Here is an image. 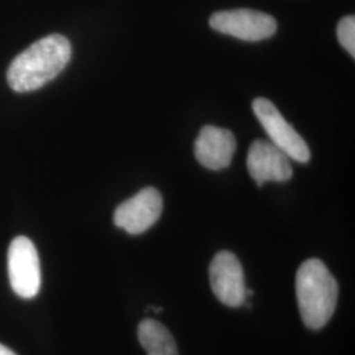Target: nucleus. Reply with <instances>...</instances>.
Instances as JSON below:
<instances>
[{
  "mask_svg": "<svg viewBox=\"0 0 355 355\" xmlns=\"http://www.w3.org/2000/svg\"><path fill=\"white\" fill-rule=\"evenodd\" d=\"M0 355H16L11 349L6 347L3 343H0Z\"/></svg>",
  "mask_w": 355,
  "mask_h": 355,
  "instance_id": "f8f14e48",
  "label": "nucleus"
},
{
  "mask_svg": "<svg viewBox=\"0 0 355 355\" xmlns=\"http://www.w3.org/2000/svg\"><path fill=\"white\" fill-rule=\"evenodd\" d=\"M209 26L216 32L243 41L266 40L278 29L277 20L271 15L246 8L214 13Z\"/></svg>",
  "mask_w": 355,
  "mask_h": 355,
  "instance_id": "39448f33",
  "label": "nucleus"
},
{
  "mask_svg": "<svg viewBox=\"0 0 355 355\" xmlns=\"http://www.w3.org/2000/svg\"><path fill=\"white\" fill-rule=\"evenodd\" d=\"M253 111L266 130L270 142L287 154L290 159L300 164H306L311 159V150L304 139L282 116L274 103L265 98H258L253 102Z\"/></svg>",
  "mask_w": 355,
  "mask_h": 355,
  "instance_id": "7ed1b4c3",
  "label": "nucleus"
},
{
  "mask_svg": "<svg viewBox=\"0 0 355 355\" xmlns=\"http://www.w3.org/2000/svg\"><path fill=\"white\" fill-rule=\"evenodd\" d=\"M296 297L308 329H321L329 322L338 302V284L322 261L306 259L299 267Z\"/></svg>",
  "mask_w": 355,
  "mask_h": 355,
  "instance_id": "f03ea898",
  "label": "nucleus"
},
{
  "mask_svg": "<svg viewBox=\"0 0 355 355\" xmlns=\"http://www.w3.org/2000/svg\"><path fill=\"white\" fill-rule=\"evenodd\" d=\"M209 282L220 303L237 308L246 302L243 268L234 254L227 250L216 254L209 266Z\"/></svg>",
  "mask_w": 355,
  "mask_h": 355,
  "instance_id": "0eeeda50",
  "label": "nucleus"
},
{
  "mask_svg": "<svg viewBox=\"0 0 355 355\" xmlns=\"http://www.w3.org/2000/svg\"><path fill=\"white\" fill-rule=\"evenodd\" d=\"M162 209L164 200L159 191L146 187L116 208L114 225L137 236L152 228L162 215Z\"/></svg>",
  "mask_w": 355,
  "mask_h": 355,
  "instance_id": "423d86ee",
  "label": "nucleus"
},
{
  "mask_svg": "<svg viewBox=\"0 0 355 355\" xmlns=\"http://www.w3.org/2000/svg\"><path fill=\"white\" fill-rule=\"evenodd\" d=\"M236 152V139L224 128L207 125L195 141V157L209 170H221L230 165Z\"/></svg>",
  "mask_w": 355,
  "mask_h": 355,
  "instance_id": "1a4fd4ad",
  "label": "nucleus"
},
{
  "mask_svg": "<svg viewBox=\"0 0 355 355\" xmlns=\"http://www.w3.org/2000/svg\"><path fill=\"white\" fill-rule=\"evenodd\" d=\"M139 341L148 355H179L177 343L171 333L153 318L141 321Z\"/></svg>",
  "mask_w": 355,
  "mask_h": 355,
  "instance_id": "9d476101",
  "label": "nucleus"
},
{
  "mask_svg": "<svg viewBox=\"0 0 355 355\" xmlns=\"http://www.w3.org/2000/svg\"><path fill=\"white\" fill-rule=\"evenodd\" d=\"M71 57V45L61 35L41 38L10 64L7 80L16 92L35 91L58 76Z\"/></svg>",
  "mask_w": 355,
  "mask_h": 355,
  "instance_id": "f257e3e1",
  "label": "nucleus"
},
{
  "mask_svg": "<svg viewBox=\"0 0 355 355\" xmlns=\"http://www.w3.org/2000/svg\"><path fill=\"white\" fill-rule=\"evenodd\" d=\"M8 277L13 292L33 299L41 287V267L35 243L24 236L16 237L8 249Z\"/></svg>",
  "mask_w": 355,
  "mask_h": 355,
  "instance_id": "20e7f679",
  "label": "nucleus"
},
{
  "mask_svg": "<svg viewBox=\"0 0 355 355\" xmlns=\"http://www.w3.org/2000/svg\"><path fill=\"white\" fill-rule=\"evenodd\" d=\"M248 170L258 186L266 182H287L292 166L287 154L268 141H254L248 153Z\"/></svg>",
  "mask_w": 355,
  "mask_h": 355,
  "instance_id": "6e6552de",
  "label": "nucleus"
},
{
  "mask_svg": "<svg viewBox=\"0 0 355 355\" xmlns=\"http://www.w3.org/2000/svg\"><path fill=\"white\" fill-rule=\"evenodd\" d=\"M337 37L347 53L355 57V19L354 16H345L337 26Z\"/></svg>",
  "mask_w": 355,
  "mask_h": 355,
  "instance_id": "9b49d317",
  "label": "nucleus"
}]
</instances>
